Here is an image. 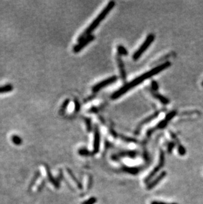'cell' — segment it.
I'll use <instances>...</instances> for the list:
<instances>
[{
	"instance_id": "cell-4",
	"label": "cell",
	"mask_w": 203,
	"mask_h": 204,
	"mask_svg": "<svg viewBox=\"0 0 203 204\" xmlns=\"http://www.w3.org/2000/svg\"><path fill=\"white\" fill-rule=\"evenodd\" d=\"M164 163H165V155H164V153L163 151H160V159H159V162H158V165L156 166V167H154V169L152 170V171L149 174V176H146V178L145 180V182L147 183L149 182L152 179V178L156 175L157 174V172L159 171V170L163 167L164 166Z\"/></svg>"
},
{
	"instance_id": "cell-5",
	"label": "cell",
	"mask_w": 203,
	"mask_h": 204,
	"mask_svg": "<svg viewBox=\"0 0 203 204\" xmlns=\"http://www.w3.org/2000/svg\"><path fill=\"white\" fill-rule=\"evenodd\" d=\"M117 79V77L116 76H112L110 77L108 79H106L105 80L101 81L99 83L97 84L95 86L93 87L92 88V91H93L94 92H97L98 91H100L102 89L104 88L107 86H109L111 84H112L113 83H115Z\"/></svg>"
},
{
	"instance_id": "cell-21",
	"label": "cell",
	"mask_w": 203,
	"mask_h": 204,
	"mask_svg": "<svg viewBox=\"0 0 203 204\" xmlns=\"http://www.w3.org/2000/svg\"><path fill=\"white\" fill-rule=\"evenodd\" d=\"M176 114H177V112H176V111H175V110L174 111H172V112H169L167 115V116H166V117H165V121L168 122L169 120H172V118L173 117H174Z\"/></svg>"
},
{
	"instance_id": "cell-23",
	"label": "cell",
	"mask_w": 203,
	"mask_h": 204,
	"mask_svg": "<svg viewBox=\"0 0 203 204\" xmlns=\"http://www.w3.org/2000/svg\"><path fill=\"white\" fill-rule=\"evenodd\" d=\"M178 152L179 154L182 156H183V155H185L186 153V149H185V147L182 145H179L178 146Z\"/></svg>"
},
{
	"instance_id": "cell-32",
	"label": "cell",
	"mask_w": 203,
	"mask_h": 204,
	"mask_svg": "<svg viewBox=\"0 0 203 204\" xmlns=\"http://www.w3.org/2000/svg\"><path fill=\"white\" fill-rule=\"evenodd\" d=\"M202 86H203V81H202Z\"/></svg>"
},
{
	"instance_id": "cell-19",
	"label": "cell",
	"mask_w": 203,
	"mask_h": 204,
	"mask_svg": "<svg viewBox=\"0 0 203 204\" xmlns=\"http://www.w3.org/2000/svg\"><path fill=\"white\" fill-rule=\"evenodd\" d=\"M79 154L82 156H88V155H92V153H90L87 149L84 148H82L79 150Z\"/></svg>"
},
{
	"instance_id": "cell-7",
	"label": "cell",
	"mask_w": 203,
	"mask_h": 204,
	"mask_svg": "<svg viewBox=\"0 0 203 204\" xmlns=\"http://www.w3.org/2000/svg\"><path fill=\"white\" fill-rule=\"evenodd\" d=\"M100 135L98 126H96L94 129V144H93V152L92 154H97L98 153L100 149Z\"/></svg>"
},
{
	"instance_id": "cell-22",
	"label": "cell",
	"mask_w": 203,
	"mask_h": 204,
	"mask_svg": "<svg viewBox=\"0 0 203 204\" xmlns=\"http://www.w3.org/2000/svg\"><path fill=\"white\" fill-rule=\"evenodd\" d=\"M97 198L92 197V198H90L86 200V201L83 202L81 204H94L96 202H97Z\"/></svg>"
},
{
	"instance_id": "cell-17",
	"label": "cell",
	"mask_w": 203,
	"mask_h": 204,
	"mask_svg": "<svg viewBox=\"0 0 203 204\" xmlns=\"http://www.w3.org/2000/svg\"><path fill=\"white\" fill-rule=\"evenodd\" d=\"M154 96H156V98L158 99V100H159V101L162 102V103H163L164 105H167V104L169 103V100L167 99V98H165V96H162L161 95H158V94H155L154 95Z\"/></svg>"
},
{
	"instance_id": "cell-15",
	"label": "cell",
	"mask_w": 203,
	"mask_h": 204,
	"mask_svg": "<svg viewBox=\"0 0 203 204\" xmlns=\"http://www.w3.org/2000/svg\"><path fill=\"white\" fill-rule=\"evenodd\" d=\"M11 142L16 145H21L23 143V140H22L20 136H18L17 135H13L11 136Z\"/></svg>"
},
{
	"instance_id": "cell-31",
	"label": "cell",
	"mask_w": 203,
	"mask_h": 204,
	"mask_svg": "<svg viewBox=\"0 0 203 204\" xmlns=\"http://www.w3.org/2000/svg\"><path fill=\"white\" fill-rule=\"evenodd\" d=\"M75 112H78L79 110L80 109V105L79 102L77 101H75Z\"/></svg>"
},
{
	"instance_id": "cell-16",
	"label": "cell",
	"mask_w": 203,
	"mask_h": 204,
	"mask_svg": "<svg viewBox=\"0 0 203 204\" xmlns=\"http://www.w3.org/2000/svg\"><path fill=\"white\" fill-rule=\"evenodd\" d=\"M137 153L136 151H127V152H123L119 154V156L120 157H124V156H129L132 158H134L136 156Z\"/></svg>"
},
{
	"instance_id": "cell-25",
	"label": "cell",
	"mask_w": 203,
	"mask_h": 204,
	"mask_svg": "<svg viewBox=\"0 0 203 204\" xmlns=\"http://www.w3.org/2000/svg\"><path fill=\"white\" fill-rule=\"evenodd\" d=\"M69 102V101L67 99V100H66V101H64V104H63L62 105V106H61V112H64V110L66 109V108H67V105H68V104Z\"/></svg>"
},
{
	"instance_id": "cell-12",
	"label": "cell",
	"mask_w": 203,
	"mask_h": 204,
	"mask_svg": "<svg viewBox=\"0 0 203 204\" xmlns=\"http://www.w3.org/2000/svg\"><path fill=\"white\" fill-rule=\"evenodd\" d=\"M67 171L68 174H69V176H71V179L73 180V181L75 182L76 183L77 187H78L79 189H80V190H81V189H83V186H82V184H81L80 182H79L78 180H77V178H76L75 176V174H73V172L71 171V169H67Z\"/></svg>"
},
{
	"instance_id": "cell-14",
	"label": "cell",
	"mask_w": 203,
	"mask_h": 204,
	"mask_svg": "<svg viewBox=\"0 0 203 204\" xmlns=\"http://www.w3.org/2000/svg\"><path fill=\"white\" fill-rule=\"evenodd\" d=\"M41 176V172H40V171H37L35 174H34V177H33V179L32 180H31V183L30 184H29V186H28V190H31L32 188L34 186V185L35 184V183L36 182V181L38 180V179H39V178Z\"/></svg>"
},
{
	"instance_id": "cell-29",
	"label": "cell",
	"mask_w": 203,
	"mask_h": 204,
	"mask_svg": "<svg viewBox=\"0 0 203 204\" xmlns=\"http://www.w3.org/2000/svg\"><path fill=\"white\" fill-rule=\"evenodd\" d=\"M175 146V143H170L169 145H168V152L169 153H170V152H172V149H173V148Z\"/></svg>"
},
{
	"instance_id": "cell-8",
	"label": "cell",
	"mask_w": 203,
	"mask_h": 204,
	"mask_svg": "<svg viewBox=\"0 0 203 204\" xmlns=\"http://www.w3.org/2000/svg\"><path fill=\"white\" fill-rule=\"evenodd\" d=\"M45 167H46V170L47 172V179H48V180L50 182L53 184V186L56 188H60V182H59L57 179H55V178L53 176L52 174L51 173V171L50 170L49 166L47 165H45Z\"/></svg>"
},
{
	"instance_id": "cell-30",
	"label": "cell",
	"mask_w": 203,
	"mask_h": 204,
	"mask_svg": "<svg viewBox=\"0 0 203 204\" xmlns=\"http://www.w3.org/2000/svg\"><path fill=\"white\" fill-rule=\"evenodd\" d=\"M151 204H178L176 203H164V202H157V201H154L151 203Z\"/></svg>"
},
{
	"instance_id": "cell-20",
	"label": "cell",
	"mask_w": 203,
	"mask_h": 204,
	"mask_svg": "<svg viewBox=\"0 0 203 204\" xmlns=\"http://www.w3.org/2000/svg\"><path fill=\"white\" fill-rule=\"evenodd\" d=\"M157 116H158V113H156V114H154L152 115V116H150V117L147 118L146 120H144V121H142V123L141 124V125H140V126H142V125H143L144 124H145L149 123V122H150L151 120H152L154 119V118H156Z\"/></svg>"
},
{
	"instance_id": "cell-13",
	"label": "cell",
	"mask_w": 203,
	"mask_h": 204,
	"mask_svg": "<svg viewBox=\"0 0 203 204\" xmlns=\"http://www.w3.org/2000/svg\"><path fill=\"white\" fill-rule=\"evenodd\" d=\"M123 170L124 172L129 174H136L139 172L140 169L139 168L135 167H127V166H124V167H123Z\"/></svg>"
},
{
	"instance_id": "cell-26",
	"label": "cell",
	"mask_w": 203,
	"mask_h": 204,
	"mask_svg": "<svg viewBox=\"0 0 203 204\" xmlns=\"http://www.w3.org/2000/svg\"><path fill=\"white\" fill-rule=\"evenodd\" d=\"M45 184H46V180L44 179L42 180L41 184H40L39 185V186L38 187V192H41L43 190L44 186H45Z\"/></svg>"
},
{
	"instance_id": "cell-3",
	"label": "cell",
	"mask_w": 203,
	"mask_h": 204,
	"mask_svg": "<svg viewBox=\"0 0 203 204\" xmlns=\"http://www.w3.org/2000/svg\"><path fill=\"white\" fill-rule=\"evenodd\" d=\"M154 38L155 36L153 34H150L147 36L145 41L142 43V45L140 46V48L135 52L133 55V60L136 61L137 60H139V58L141 56L142 54L145 52L148 49V48L151 45V44L153 42Z\"/></svg>"
},
{
	"instance_id": "cell-28",
	"label": "cell",
	"mask_w": 203,
	"mask_h": 204,
	"mask_svg": "<svg viewBox=\"0 0 203 204\" xmlns=\"http://www.w3.org/2000/svg\"><path fill=\"white\" fill-rule=\"evenodd\" d=\"M152 88L154 91H156L158 89V85L156 81H153L152 83Z\"/></svg>"
},
{
	"instance_id": "cell-10",
	"label": "cell",
	"mask_w": 203,
	"mask_h": 204,
	"mask_svg": "<svg viewBox=\"0 0 203 204\" xmlns=\"http://www.w3.org/2000/svg\"><path fill=\"white\" fill-rule=\"evenodd\" d=\"M117 61L118 67H119V68H120V72L121 78H122L123 80H125V79H126V72H125L123 62L122 60H121V59L120 57L117 58Z\"/></svg>"
},
{
	"instance_id": "cell-9",
	"label": "cell",
	"mask_w": 203,
	"mask_h": 204,
	"mask_svg": "<svg viewBox=\"0 0 203 204\" xmlns=\"http://www.w3.org/2000/svg\"><path fill=\"white\" fill-rule=\"evenodd\" d=\"M166 172L165 171H163L162 172L159 176H158L156 178V179H154L153 181L151 182L149 184H148V186L146 187L147 188V190H151V189H152L153 188H154L155 186H156V185L160 182L162 181V180L164 179V178L166 176Z\"/></svg>"
},
{
	"instance_id": "cell-24",
	"label": "cell",
	"mask_w": 203,
	"mask_h": 204,
	"mask_svg": "<svg viewBox=\"0 0 203 204\" xmlns=\"http://www.w3.org/2000/svg\"><path fill=\"white\" fill-rule=\"evenodd\" d=\"M167 122H166L165 120L161 122L160 123V124H158V125L156 126L157 128H156V129H162V128H164V127H165L166 124H167Z\"/></svg>"
},
{
	"instance_id": "cell-6",
	"label": "cell",
	"mask_w": 203,
	"mask_h": 204,
	"mask_svg": "<svg viewBox=\"0 0 203 204\" xmlns=\"http://www.w3.org/2000/svg\"><path fill=\"white\" fill-rule=\"evenodd\" d=\"M94 38H95V37L93 35H89L88 36L86 37L85 38H84L83 40H81L80 42H79V44H77V45L74 46L73 52L75 53L79 52L80 50H82L83 48L86 46H87L90 42L93 41Z\"/></svg>"
},
{
	"instance_id": "cell-11",
	"label": "cell",
	"mask_w": 203,
	"mask_h": 204,
	"mask_svg": "<svg viewBox=\"0 0 203 204\" xmlns=\"http://www.w3.org/2000/svg\"><path fill=\"white\" fill-rule=\"evenodd\" d=\"M13 90V86L11 84H7L3 86H0V94L7 93Z\"/></svg>"
},
{
	"instance_id": "cell-18",
	"label": "cell",
	"mask_w": 203,
	"mask_h": 204,
	"mask_svg": "<svg viewBox=\"0 0 203 204\" xmlns=\"http://www.w3.org/2000/svg\"><path fill=\"white\" fill-rule=\"evenodd\" d=\"M117 52H118V54H119L120 55H127L128 54L127 50L125 49V48L121 45L117 46Z\"/></svg>"
},
{
	"instance_id": "cell-1",
	"label": "cell",
	"mask_w": 203,
	"mask_h": 204,
	"mask_svg": "<svg viewBox=\"0 0 203 204\" xmlns=\"http://www.w3.org/2000/svg\"><path fill=\"white\" fill-rule=\"evenodd\" d=\"M170 65H171L170 62H165L164 63V64H162L160 65H158L157 67H156V68H153L152 70H150V71H149L145 73H143L142 75L136 77V78H135L134 80H133L132 81H131V82H129L127 83L126 85H125L124 86L120 88L119 90L116 91L112 95V99H117L118 98H120L121 96H122L125 93H126V92H128L129 91H130L131 89H133L136 86H137L138 85L141 84V83L143 82L144 81L146 80L147 79H149L150 78V77L157 75L158 73L164 71V69H167Z\"/></svg>"
},
{
	"instance_id": "cell-27",
	"label": "cell",
	"mask_w": 203,
	"mask_h": 204,
	"mask_svg": "<svg viewBox=\"0 0 203 204\" xmlns=\"http://www.w3.org/2000/svg\"><path fill=\"white\" fill-rule=\"evenodd\" d=\"M63 176H64V175H63V171H62L61 169H60V171H59V175L57 177V180L59 182H61V180L63 179Z\"/></svg>"
},
{
	"instance_id": "cell-2",
	"label": "cell",
	"mask_w": 203,
	"mask_h": 204,
	"mask_svg": "<svg viewBox=\"0 0 203 204\" xmlns=\"http://www.w3.org/2000/svg\"><path fill=\"white\" fill-rule=\"evenodd\" d=\"M114 6H115V2L112 1L110 2L108 4H107L105 8L97 16V17L93 21V22H92V23L88 26V28H86L82 34L79 36L78 38L79 42H80L81 40H83L84 38H85L86 37L89 36L90 35V33L93 32V31H94L95 29L98 27V26L100 24L101 22L104 19L107 15H108V13L110 12V11L113 8Z\"/></svg>"
}]
</instances>
